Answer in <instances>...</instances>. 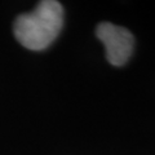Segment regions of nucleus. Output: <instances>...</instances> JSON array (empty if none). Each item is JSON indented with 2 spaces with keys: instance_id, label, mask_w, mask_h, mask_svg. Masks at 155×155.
Segmentation results:
<instances>
[{
  "instance_id": "f257e3e1",
  "label": "nucleus",
  "mask_w": 155,
  "mask_h": 155,
  "mask_svg": "<svg viewBox=\"0 0 155 155\" xmlns=\"http://www.w3.org/2000/svg\"><path fill=\"white\" fill-rule=\"evenodd\" d=\"M64 26V8L56 0H43L30 13L16 18L13 31L16 39L30 51L48 48Z\"/></svg>"
},
{
  "instance_id": "f03ea898",
  "label": "nucleus",
  "mask_w": 155,
  "mask_h": 155,
  "mask_svg": "<svg viewBox=\"0 0 155 155\" xmlns=\"http://www.w3.org/2000/svg\"><path fill=\"white\" fill-rule=\"evenodd\" d=\"M96 36L104 43L106 58L113 66H123L132 56L134 36L128 28L102 22L96 27Z\"/></svg>"
}]
</instances>
